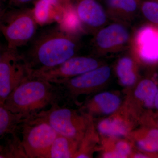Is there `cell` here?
<instances>
[{"instance_id":"obj_2","label":"cell","mask_w":158,"mask_h":158,"mask_svg":"<svg viewBox=\"0 0 158 158\" xmlns=\"http://www.w3.org/2000/svg\"><path fill=\"white\" fill-rule=\"evenodd\" d=\"M63 100V91L59 85L29 76L13 90L4 105L24 119Z\"/></svg>"},{"instance_id":"obj_1","label":"cell","mask_w":158,"mask_h":158,"mask_svg":"<svg viewBox=\"0 0 158 158\" xmlns=\"http://www.w3.org/2000/svg\"><path fill=\"white\" fill-rule=\"evenodd\" d=\"M77 36L60 25L41 32L22 55L30 73L54 68L76 56L80 48Z\"/></svg>"},{"instance_id":"obj_26","label":"cell","mask_w":158,"mask_h":158,"mask_svg":"<svg viewBox=\"0 0 158 158\" xmlns=\"http://www.w3.org/2000/svg\"><path fill=\"white\" fill-rule=\"evenodd\" d=\"M154 107L158 111V90L155 100Z\"/></svg>"},{"instance_id":"obj_18","label":"cell","mask_w":158,"mask_h":158,"mask_svg":"<svg viewBox=\"0 0 158 158\" xmlns=\"http://www.w3.org/2000/svg\"><path fill=\"white\" fill-rule=\"evenodd\" d=\"M81 142L58 135L50 148L46 158H75Z\"/></svg>"},{"instance_id":"obj_12","label":"cell","mask_w":158,"mask_h":158,"mask_svg":"<svg viewBox=\"0 0 158 158\" xmlns=\"http://www.w3.org/2000/svg\"><path fill=\"white\" fill-rule=\"evenodd\" d=\"M118 111L98 123V132L104 138H121L128 136L131 132L133 119L137 117L136 113L128 106Z\"/></svg>"},{"instance_id":"obj_30","label":"cell","mask_w":158,"mask_h":158,"mask_svg":"<svg viewBox=\"0 0 158 158\" xmlns=\"http://www.w3.org/2000/svg\"><path fill=\"white\" fill-rule=\"evenodd\" d=\"M1 146H0V151H1Z\"/></svg>"},{"instance_id":"obj_15","label":"cell","mask_w":158,"mask_h":158,"mask_svg":"<svg viewBox=\"0 0 158 158\" xmlns=\"http://www.w3.org/2000/svg\"><path fill=\"white\" fill-rule=\"evenodd\" d=\"M121 100L117 95L109 92L98 94L88 101L83 109L88 112V115H110L117 111L120 106Z\"/></svg>"},{"instance_id":"obj_19","label":"cell","mask_w":158,"mask_h":158,"mask_svg":"<svg viewBox=\"0 0 158 158\" xmlns=\"http://www.w3.org/2000/svg\"><path fill=\"white\" fill-rule=\"evenodd\" d=\"M102 142L101 156L102 158L130 157L133 153L132 144L126 140L104 138Z\"/></svg>"},{"instance_id":"obj_9","label":"cell","mask_w":158,"mask_h":158,"mask_svg":"<svg viewBox=\"0 0 158 158\" xmlns=\"http://www.w3.org/2000/svg\"><path fill=\"white\" fill-rule=\"evenodd\" d=\"M95 57L75 56L58 66L43 71H34L31 76L54 83L57 81L77 76L101 66Z\"/></svg>"},{"instance_id":"obj_27","label":"cell","mask_w":158,"mask_h":158,"mask_svg":"<svg viewBox=\"0 0 158 158\" xmlns=\"http://www.w3.org/2000/svg\"><path fill=\"white\" fill-rule=\"evenodd\" d=\"M63 3L66 5H72V0H62Z\"/></svg>"},{"instance_id":"obj_28","label":"cell","mask_w":158,"mask_h":158,"mask_svg":"<svg viewBox=\"0 0 158 158\" xmlns=\"http://www.w3.org/2000/svg\"><path fill=\"white\" fill-rule=\"evenodd\" d=\"M2 22V14H1V9H0V27H1V24Z\"/></svg>"},{"instance_id":"obj_20","label":"cell","mask_w":158,"mask_h":158,"mask_svg":"<svg viewBox=\"0 0 158 158\" xmlns=\"http://www.w3.org/2000/svg\"><path fill=\"white\" fill-rule=\"evenodd\" d=\"M158 90L157 85L154 80L145 78L138 83L134 95L144 108L151 109L154 107L155 100Z\"/></svg>"},{"instance_id":"obj_14","label":"cell","mask_w":158,"mask_h":158,"mask_svg":"<svg viewBox=\"0 0 158 158\" xmlns=\"http://www.w3.org/2000/svg\"><path fill=\"white\" fill-rule=\"evenodd\" d=\"M129 137L140 151L151 157H158V129L151 126L142 127L131 132Z\"/></svg>"},{"instance_id":"obj_3","label":"cell","mask_w":158,"mask_h":158,"mask_svg":"<svg viewBox=\"0 0 158 158\" xmlns=\"http://www.w3.org/2000/svg\"><path fill=\"white\" fill-rule=\"evenodd\" d=\"M33 117L46 122L58 135L80 142L92 123L91 116L88 114H79L77 110L60 104L53 105Z\"/></svg>"},{"instance_id":"obj_21","label":"cell","mask_w":158,"mask_h":158,"mask_svg":"<svg viewBox=\"0 0 158 158\" xmlns=\"http://www.w3.org/2000/svg\"><path fill=\"white\" fill-rule=\"evenodd\" d=\"M23 119L8 110L0 102V136L16 133Z\"/></svg>"},{"instance_id":"obj_11","label":"cell","mask_w":158,"mask_h":158,"mask_svg":"<svg viewBox=\"0 0 158 158\" xmlns=\"http://www.w3.org/2000/svg\"><path fill=\"white\" fill-rule=\"evenodd\" d=\"M74 9L81 26L93 34L110 19L100 0H74Z\"/></svg>"},{"instance_id":"obj_23","label":"cell","mask_w":158,"mask_h":158,"mask_svg":"<svg viewBox=\"0 0 158 158\" xmlns=\"http://www.w3.org/2000/svg\"><path fill=\"white\" fill-rule=\"evenodd\" d=\"M148 23L158 27V2L154 0L141 2L140 10Z\"/></svg>"},{"instance_id":"obj_22","label":"cell","mask_w":158,"mask_h":158,"mask_svg":"<svg viewBox=\"0 0 158 158\" xmlns=\"http://www.w3.org/2000/svg\"><path fill=\"white\" fill-rule=\"evenodd\" d=\"M97 139V137L94 132L93 124L91 123L81 141L75 158L91 157L94 150L95 149Z\"/></svg>"},{"instance_id":"obj_5","label":"cell","mask_w":158,"mask_h":158,"mask_svg":"<svg viewBox=\"0 0 158 158\" xmlns=\"http://www.w3.org/2000/svg\"><path fill=\"white\" fill-rule=\"evenodd\" d=\"M38 25L32 9L20 10L11 15L0 27L7 41V48L17 50L31 41L35 36Z\"/></svg>"},{"instance_id":"obj_16","label":"cell","mask_w":158,"mask_h":158,"mask_svg":"<svg viewBox=\"0 0 158 158\" xmlns=\"http://www.w3.org/2000/svg\"><path fill=\"white\" fill-rule=\"evenodd\" d=\"M66 6L62 0H37L32 9L38 24L59 20Z\"/></svg>"},{"instance_id":"obj_24","label":"cell","mask_w":158,"mask_h":158,"mask_svg":"<svg viewBox=\"0 0 158 158\" xmlns=\"http://www.w3.org/2000/svg\"><path fill=\"white\" fill-rule=\"evenodd\" d=\"M143 121L146 123V125L151 126L158 129V113L152 115L150 113H147L146 116L143 117Z\"/></svg>"},{"instance_id":"obj_8","label":"cell","mask_w":158,"mask_h":158,"mask_svg":"<svg viewBox=\"0 0 158 158\" xmlns=\"http://www.w3.org/2000/svg\"><path fill=\"white\" fill-rule=\"evenodd\" d=\"M111 74L110 66L101 65L80 75L54 83L61 87L64 100H74L79 95L88 94L103 85L109 80Z\"/></svg>"},{"instance_id":"obj_25","label":"cell","mask_w":158,"mask_h":158,"mask_svg":"<svg viewBox=\"0 0 158 158\" xmlns=\"http://www.w3.org/2000/svg\"><path fill=\"white\" fill-rule=\"evenodd\" d=\"M33 1V0H10V2L12 5L18 6L24 5Z\"/></svg>"},{"instance_id":"obj_31","label":"cell","mask_w":158,"mask_h":158,"mask_svg":"<svg viewBox=\"0 0 158 158\" xmlns=\"http://www.w3.org/2000/svg\"><path fill=\"white\" fill-rule=\"evenodd\" d=\"M1 53H0V56H1Z\"/></svg>"},{"instance_id":"obj_17","label":"cell","mask_w":158,"mask_h":158,"mask_svg":"<svg viewBox=\"0 0 158 158\" xmlns=\"http://www.w3.org/2000/svg\"><path fill=\"white\" fill-rule=\"evenodd\" d=\"M138 63L131 50L129 53L119 58L116 63V72L122 85L131 87L137 82Z\"/></svg>"},{"instance_id":"obj_10","label":"cell","mask_w":158,"mask_h":158,"mask_svg":"<svg viewBox=\"0 0 158 158\" xmlns=\"http://www.w3.org/2000/svg\"><path fill=\"white\" fill-rule=\"evenodd\" d=\"M130 49L139 63H158V27L148 23L139 29L134 36Z\"/></svg>"},{"instance_id":"obj_4","label":"cell","mask_w":158,"mask_h":158,"mask_svg":"<svg viewBox=\"0 0 158 158\" xmlns=\"http://www.w3.org/2000/svg\"><path fill=\"white\" fill-rule=\"evenodd\" d=\"M22 144L27 158H46L58 134L46 122L32 117L21 123Z\"/></svg>"},{"instance_id":"obj_6","label":"cell","mask_w":158,"mask_h":158,"mask_svg":"<svg viewBox=\"0 0 158 158\" xmlns=\"http://www.w3.org/2000/svg\"><path fill=\"white\" fill-rule=\"evenodd\" d=\"M134 34L128 24L117 21L109 23L93 34L94 49L102 56L127 49L131 47Z\"/></svg>"},{"instance_id":"obj_13","label":"cell","mask_w":158,"mask_h":158,"mask_svg":"<svg viewBox=\"0 0 158 158\" xmlns=\"http://www.w3.org/2000/svg\"><path fill=\"white\" fill-rule=\"evenodd\" d=\"M110 19L129 25L140 10L141 0H101Z\"/></svg>"},{"instance_id":"obj_29","label":"cell","mask_w":158,"mask_h":158,"mask_svg":"<svg viewBox=\"0 0 158 158\" xmlns=\"http://www.w3.org/2000/svg\"><path fill=\"white\" fill-rule=\"evenodd\" d=\"M154 1H155L156 2H158V0H154Z\"/></svg>"},{"instance_id":"obj_7","label":"cell","mask_w":158,"mask_h":158,"mask_svg":"<svg viewBox=\"0 0 158 158\" xmlns=\"http://www.w3.org/2000/svg\"><path fill=\"white\" fill-rule=\"evenodd\" d=\"M30 76L22 56L7 48L0 56V102L4 103L11 92Z\"/></svg>"}]
</instances>
